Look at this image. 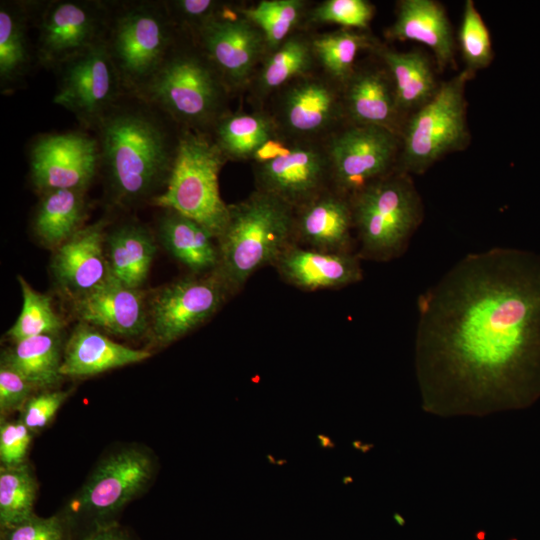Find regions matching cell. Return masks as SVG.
I'll return each mask as SVG.
<instances>
[{"label":"cell","instance_id":"obj_1","mask_svg":"<svg viewBox=\"0 0 540 540\" xmlns=\"http://www.w3.org/2000/svg\"><path fill=\"white\" fill-rule=\"evenodd\" d=\"M417 311L424 411L483 416L540 396V253H469L419 295Z\"/></svg>","mask_w":540,"mask_h":540},{"label":"cell","instance_id":"obj_2","mask_svg":"<svg viewBox=\"0 0 540 540\" xmlns=\"http://www.w3.org/2000/svg\"><path fill=\"white\" fill-rule=\"evenodd\" d=\"M173 124L159 109L130 93L101 120L95 130L100 171L116 205L151 203L162 193L181 134L176 133Z\"/></svg>","mask_w":540,"mask_h":540},{"label":"cell","instance_id":"obj_3","mask_svg":"<svg viewBox=\"0 0 540 540\" xmlns=\"http://www.w3.org/2000/svg\"><path fill=\"white\" fill-rule=\"evenodd\" d=\"M295 210L280 199L255 191L230 205L228 223L217 239V273L231 294L241 290L259 269L273 266L293 243Z\"/></svg>","mask_w":540,"mask_h":540},{"label":"cell","instance_id":"obj_4","mask_svg":"<svg viewBox=\"0 0 540 540\" xmlns=\"http://www.w3.org/2000/svg\"><path fill=\"white\" fill-rule=\"evenodd\" d=\"M361 260L401 257L423 221V203L409 174L397 171L349 198Z\"/></svg>","mask_w":540,"mask_h":540},{"label":"cell","instance_id":"obj_5","mask_svg":"<svg viewBox=\"0 0 540 540\" xmlns=\"http://www.w3.org/2000/svg\"><path fill=\"white\" fill-rule=\"evenodd\" d=\"M224 92L225 83L199 45L182 47L177 36L159 69L135 95L182 129L203 133L223 115Z\"/></svg>","mask_w":540,"mask_h":540},{"label":"cell","instance_id":"obj_6","mask_svg":"<svg viewBox=\"0 0 540 540\" xmlns=\"http://www.w3.org/2000/svg\"><path fill=\"white\" fill-rule=\"evenodd\" d=\"M225 160L206 134L181 129L167 184L150 204L193 219L218 239L230 216V205L222 200L218 181Z\"/></svg>","mask_w":540,"mask_h":540},{"label":"cell","instance_id":"obj_7","mask_svg":"<svg viewBox=\"0 0 540 540\" xmlns=\"http://www.w3.org/2000/svg\"><path fill=\"white\" fill-rule=\"evenodd\" d=\"M177 36L164 1L112 4L105 43L126 93L146 85Z\"/></svg>","mask_w":540,"mask_h":540},{"label":"cell","instance_id":"obj_8","mask_svg":"<svg viewBox=\"0 0 540 540\" xmlns=\"http://www.w3.org/2000/svg\"><path fill=\"white\" fill-rule=\"evenodd\" d=\"M473 75L466 69L442 83L433 98L415 111L403 132L400 171L423 174L444 155L469 140L465 86Z\"/></svg>","mask_w":540,"mask_h":540},{"label":"cell","instance_id":"obj_9","mask_svg":"<svg viewBox=\"0 0 540 540\" xmlns=\"http://www.w3.org/2000/svg\"><path fill=\"white\" fill-rule=\"evenodd\" d=\"M155 466L153 455L140 445L113 450L95 466L73 500L72 512H64V516L69 523L77 515L85 517L92 521L91 529L115 521V516L147 489Z\"/></svg>","mask_w":540,"mask_h":540},{"label":"cell","instance_id":"obj_10","mask_svg":"<svg viewBox=\"0 0 540 540\" xmlns=\"http://www.w3.org/2000/svg\"><path fill=\"white\" fill-rule=\"evenodd\" d=\"M216 270L189 274L165 284L147 298V331L154 344L167 346L211 319L231 296Z\"/></svg>","mask_w":540,"mask_h":540},{"label":"cell","instance_id":"obj_11","mask_svg":"<svg viewBox=\"0 0 540 540\" xmlns=\"http://www.w3.org/2000/svg\"><path fill=\"white\" fill-rule=\"evenodd\" d=\"M53 103L70 111L85 129L96 130L126 94L105 39L61 64Z\"/></svg>","mask_w":540,"mask_h":540},{"label":"cell","instance_id":"obj_12","mask_svg":"<svg viewBox=\"0 0 540 540\" xmlns=\"http://www.w3.org/2000/svg\"><path fill=\"white\" fill-rule=\"evenodd\" d=\"M29 176L41 195L61 189L85 191L100 171L96 137L83 131L46 133L29 146Z\"/></svg>","mask_w":540,"mask_h":540},{"label":"cell","instance_id":"obj_13","mask_svg":"<svg viewBox=\"0 0 540 540\" xmlns=\"http://www.w3.org/2000/svg\"><path fill=\"white\" fill-rule=\"evenodd\" d=\"M111 3L57 0L46 3L38 18L36 56L46 67L58 68L105 39Z\"/></svg>","mask_w":540,"mask_h":540},{"label":"cell","instance_id":"obj_14","mask_svg":"<svg viewBox=\"0 0 540 540\" xmlns=\"http://www.w3.org/2000/svg\"><path fill=\"white\" fill-rule=\"evenodd\" d=\"M397 147L395 133L385 128L357 125L337 135L327 157L335 191L349 199L392 173Z\"/></svg>","mask_w":540,"mask_h":540},{"label":"cell","instance_id":"obj_15","mask_svg":"<svg viewBox=\"0 0 540 540\" xmlns=\"http://www.w3.org/2000/svg\"><path fill=\"white\" fill-rule=\"evenodd\" d=\"M194 38L223 82L232 86L250 77L266 45L262 32L252 22L222 12L203 25Z\"/></svg>","mask_w":540,"mask_h":540},{"label":"cell","instance_id":"obj_16","mask_svg":"<svg viewBox=\"0 0 540 540\" xmlns=\"http://www.w3.org/2000/svg\"><path fill=\"white\" fill-rule=\"evenodd\" d=\"M330 175L328 158L314 147H291L272 161L259 164V191L270 194L294 210L323 191Z\"/></svg>","mask_w":540,"mask_h":540},{"label":"cell","instance_id":"obj_17","mask_svg":"<svg viewBox=\"0 0 540 540\" xmlns=\"http://www.w3.org/2000/svg\"><path fill=\"white\" fill-rule=\"evenodd\" d=\"M105 222L81 228L54 250L51 262L59 287L73 300L109 281Z\"/></svg>","mask_w":540,"mask_h":540},{"label":"cell","instance_id":"obj_18","mask_svg":"<svg viewBox=\"0 0 540 540\" xmlns=\"http://www.w3.org/2000/svg\"><path fill=\"white\" fill-rule=\"evenodd\" d=\"M73 301V312L81 323L121 337L147 331V298L142 289L110 279Z\"/></svg>","mask_w":540,"mask_h":540},{"label":"cell","instance_id":"obj_19","mask_svg":"<svg viewBox=\"0 0 540 540\" xmlns=\"http://www.w3.org/2000/svg\"><path fill=\"white\" fill-rule=\"evenodd\" d=\"M350 201L336 191H323L295 209L293 243L315 250L356 253Z\"/></svg>","mask_w":540,"mask_h":540},{"label":"cell","instance_id":"obj_20","mask_svg":"<svg viewBox=\"0 0 540 540\" xmlns=\"http://www.w3.org/2000/svg\"><path fill=\"white\" fill-rule=\"evenodd\" d=\"M273 267L288 284L303 291L336 290L363 279L357 253H334L291 243Z\"/></svg>","mask_w":540,"mask_h":540},{"label":"cell","instance_id":"obj_21","mask_svg":"<svg viewBox=\"0 0 540 540\" xmlns=\"http://www.w3.org/2000/svg\"><path fill=\"white\" fill-rule=\"evenodd\" d=\"M151 356L143 349L119 344L99 329L79 323L64 344L61 375L86 378L142 362Z\"/></svg>","mask_w":540,"mask_h":540},{"label":"cell","instance_id":"obj_22","mask_svg":"<svg viewBox=\"0 0 540 540\" xmlns=\"http://www.w3.org/2000/svg\"><path fill=\"white\" fill-rule=\"evenodd\" d=\"M387 36L429 47L441 71L454 63L455 39L444 7L434 0H402Z\"/></svg>","mask_w":540,"mask_h":540},{"label":"cell","instance_id":"obj_23","mask_svg":"<svg viewBox=\"0 0 540 540\" xmlns=\"http://www.w3.org/2000/svg\"><path fill=\"white\" fill-rule=\"evenodd\" d=\"M157 230L163 247L192 274H205L218 268L217 239L200 223L163 209Z\"/></svg>","mask_w":540,"mask_h":540},{"label":"cell","instance_id":"obj_24","mask_svg":"<svg viewBox=\"0 0 540 540\" xmlns=\"http://www.w3.org/2000/svg\"><path fill=\"white\" fill-rule=\"evenodd\" d=\"M105 248L112 279L141 289L156 253L151 231L139 222L123 223L106 232Z\"/></svg>","mask_w":540,"mask_h":540},{"label":"cell","instance_id":"obj_25","mask_svg":"<svg viewBox=\"0 0 540 540\" xmlns=\"http://www.w3.org/2000/svg\"><path fill=\"white\" fill-rule=\"evenodd\" d=\"M381 71L368 70L352 75L346 91L350 117L362 126H374L392 132L400 110L393 82Z\"/></svg>","mask_w":540,"mask_h":540},{"label":"cell","instance_id":"obj_26","mask_svg":"<svg viewBox=\"0 0 540 540\" xmlns=\"http://www.w3.org/2000/svg\"><path fill=\"white\" fill-rule=\"evenodd\" d=\"M63 350L60 333L37 335L13 342L3 352L1 363L21 373L37 391L50 390L64 378L60 372Z\"/></svg>","mask_w":540,"mask_h":540},{"label":"cell","instance_id":"obj_27","mask_svg":"<svg viewBox=\"0 0 540 540\" xmlns=\"http://www.w3.org/2000/svg\"><path fill=\"white\" fill-rule=\"evenodd\" d=\"M87 215L85 191L61 189L40 195L33 230L42 244L58 248L82 227Z\"/></svg>","mask_w":540,"mask_h":540},{"label":"cell","instance_id":"obj_28","mask_svg":"<svg viewBox=\"0 0 540 540\" xmlns=\"http://www.w3.org/2000/svg\"><path fill=\"white\" fill-rule=\"evenodd\" d=\"M394 86L400 112L417 111L436 94V83L429 59L420 51L398 52L380 48Z\"/></svg>","mask_w":540,"mask_h":540},{"label":"cell","instance_id":"obj_29","mask_svg":"<svg viewBox=\"0 0 540 540\" xmlns=\"http://www.w3.org/2000/svg\"><path fill=\"white\" fill-rule=\"evenodd\" d=\"M336 113V96L321 81H302L293 86L284 99V122L296 134L310 135L324 130L335 119Z\"/></svg>","mask_w":540,"mask_h":540},{"label":"cell","instance_id":"obj_30","mask_svg":"<svg viewBox=\"0 0 540 540\" xmlns=\"http://www.w3.org/2000/svg\"><path fill=\"white\" fill-rule=\"evenodd\" d=\"M30 3L1 1L0 5V84L12 89L28 73L31 55L27 37Z\"/></svg>","mask_w":540,"mask_h":540},{"label":"cell","instance_id":"obj_31","mask_svg":"<svg viewBox=\"0 0 540 540\" xmlns=\"http://www.w3.org/2000/svg\"><path fill=\"white\" fill-rule=\"evenodd\" d=\"M213 128V141L226 159L252 158L262 144L274 138L272 121L259 113L223 114Z\"/></svg>","mask_w":540,"mask_h":540},{"label":"cell","instance_id":"obj_32","mask_svg":"<svg viewBox=\"0 0 540 540\" xmlns=\"http://www.w3.org/2000/svg\"><path fill=\"white\" fill-rule=\"evenodd\" d=\"M37 479L28 462L0 466V530L12 527L34 514Z\"/></svg>","mask_w":540,"mask_h":540},{"label":"cell","instance_id":"obj_33","mask_svg":"<svg viewBox=\"0 0 540 540\" xmlns=\"http://www.w3.org/2000/svg\"><path fill=\"white\" fill-rule=\"evenodd\" d=\"M314 55L336 80L347 81L353 75L358 53L372 45L369 37L349 30H339L316 37L312 43Z\"/></svg>","mask_w":540,"mask_h":540},{"label":"cell","instance_id":"obj_34","mask_svg":"<svg viewBox=\"0 0 540 540\" xmlns=\"http://www.w3.org/2000/svg\"><path fill=\"white\" fill-rule=\"evenodd\" d=\"M312 45L301 37L287 38L266 59L259 75L258 85L263 92H269L294 77L310 70L313 60Z\"/></svg>","mask_w":540,"mask_h":540},{"label":"cell","instance_id":"obj_35","mask_svg":"<svg viewBox=\"0 0 540 540\" xmlns=\"http://www.w3.org/2000/svg\"><path fill=\"white\" fill-rule=\"evenodd\" d=\"M22 292V309L6 335L12 342L29 337L60 333L63 322L54 310L49 296L34 290L22 276H18Z\"/></svg>","mask_w":540,"mask_h":540},{"label":"cell","instance_id":"obj_36","mask_svg":"<svg viewBox=\"0 0 540 540\" xmlns=\"http://www.w3.org/2000/svg\"><path fill=\"white\" fill-rule=\"evenodd\" d=\"M304 7L300 0H264L240 13L260 29L266 45L274 51L299 22Z\"/></svg>","mask_w":540,"mask_h":540},{"label":"cell","instance_id":"obj_37","mask_svg":"<svg viewBox=\"0 0 540 540\" xmlns=\"http://www.w3.org/2000/svg\"><path fill=\"white\" fill-rule=\"evenodd\" d=\"M458 43L462 59L472 75L487 68L494 52L489 30L472 0H466L458 31Z\"/></svg>","mask_w":540,"mask_h":540},{"label":"cell","instance_id":"obj_38","mask_svg":"<svg viewBox=\"0 0 540 540\" xmlns=\"http://www.w3.org/2000/svg\"><path fill=\"white\" fill-rule=\"evenodd\" d=\"M373 15L374 6L366 0H327L312 10L310 19L315 23L366 29Z\"/></svg>","mask_w":540,"mask_h":540},{"label":"cell","instance_id":"obj_39","mask_svg":"<svg viewBox=\"0 0 540 540\" xmlns=\"http://www.w3.org/2000/svg\"><path fill=\"white\" fill-rule=\"evenodd\" d=\"M72 526L63 513L24 521L1 530L0 540H70Z\"/></svg>","mask_w":540,"mask_h":540},{"label":"cell","instance_id":"obj_40","mask_svg":"<svg viewBox=\"0 0 540 540\" xmlns=\"http://www.w3.org/2000/svg\"><path fill=\"white\" fill-rule=\"evenodd\" d=\"M70 390H43L33 394L19 411V419L33 433L44 429L67 400Z\"/></svg>","mask_w":540,"mask_h":540},{"label":"cell","instance_id":"obj_41","mask_svg":"<svg viewBox=\"0 0 540 540\" xmlns=\"http://www.w3.org/2000/svg\"><path fill=\"white\" fill-rule=\"evenodd\" d=\"M164 4L176 29L190 30L193 34L218 15L222 5L212 0H176Z\"/></svg>","mask_w":540,"mask_h":540},{"label":"cell","instance_id":"obj_42","mask_svg":"<svg viewBox=\"0 0 540 540\" xmlns=\"http://www.w3.org/2000/svg\"><path fill=\"white\" fill-rule=\"evenodd\" d=\"M33 432L18 419L1 418L0 424V463L12 467L27 462L26 457L32 441Z\"/></svg>","mask_w":540,"mask_h":540},{"label":"cell","instance_id":"obj_43","mask_svg":"<svg viewBox=\"0 0 540 540\" xmlns=\"http://www.w3.org/2000/svg\"><path fill=\"white\" fill-rule=\"evenodd\" d=\"M37 389L21 373L1 363L0 365V415L1 418L20 411Z\"/></svg>","mask_w":540,"mask_h":540},{"label":"cell","instance_id":"obj_44","mask_svg":"<svg viewBox=\"0 0 540 540\" xmlns=\"http://www.w3.org/2000/svg\"><path fill=\"white\" fill-rule=\"evenodd\" d=\"M79 540H133L129 532L116 521L89 530Z\"/></svg>","mask_w":540,"mask_h":540},{"label":"cell","instance_id":"obj_45","mask_svg":"<svg viewBox=\"0 0 540 540\" xmlns=\"http://www.w3.org/2000/svg\"><path fill=\"white\" fill-rule=\"evenodd\" d=\"M290 149L291 147L285 146L282 141L272 138L262 144L252 158L258 164H264L288 153Z\"/></svg>","mask_w":540,"mask_h":540}]
</instances>
